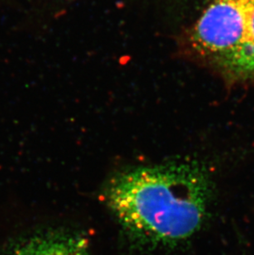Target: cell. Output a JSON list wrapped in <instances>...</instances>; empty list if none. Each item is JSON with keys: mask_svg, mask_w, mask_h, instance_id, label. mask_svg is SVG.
Instances as JSON below:
<instances>
[{"mask_svg": "<svg viewBox=\"0 0 254 255\" xmlns=\"http://www.w3.org/2000/svg\"><path fill=\"white\" fill-rule=\"evenodd\" d=\"M213 182L196 163L139 167L114 178L107 199L121 224L147 243L168 246L201 230L213 200Z\"/></svg>", "mask_w": 254, "mask_h": 255, "instance_id": "cell-1", "label": "cell"}, {"mask_svg": "<svg viewBox=\"0 0 254 255\" xmlns=\"http://www.w3.org/2000/svg\"><path fill=\"white\" fill-rule=\"evenodd\" d=\"M247 28V0H214L187 42L194 53L225 70L245 42Z\"/></svg>", "mask_w": 254, "mask_h": 255, "instance_id": "cell-2", "label": "cell"}, {"mask_svg": "<svg viewBox=\"0 0 254 255\" xmlns=\"http://www.w3.org/2000/svg\"><path fill=\"white\" fill-rule=\"evenodd\" d=\"M0 255H90L86 241L61 231H42L15 239Z\"/></svg>", "mask_w": 254, "mask_h": 255, "instance_id": "cell-3", "label": "cell"}, {"mask_svg": "<svg viewBox=\"0 0 254 255\" xmlns=\"http://www.w3.org/2000/svg\"><path fill=\"white\" fill-rule=\"evenodd\" d=\"M248 28L243 46L225 71L239 79L254 78V0H247Z\"/></svg>", "mask_w": 254, "mask_h": 255, "instance_id": "cell-4", "label": "cell"}]
</instances>
